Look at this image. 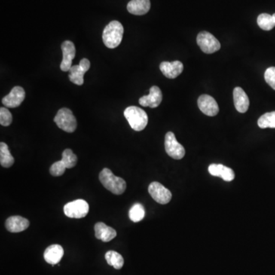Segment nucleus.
<instances>
[{
  "label": "nucleus",
  "mask_w": 275,
  "mask_h": 275,
  "mask_svg": "<svg viewBox=\"0 0 275 275\" xmlns=\"http://www.w3.org/2000/svg\"><path fill=\"white\" fill-rule=\"evenodd\" d=\"M124 28L118 21H112L104 29L102 41L108 48L114 49L121 44Z\"/></svg>",
  "instance_id": "f257e3e1"
},
{
  "label": "nucleus",
  "mask_w": 275,
  "mask_h": 275,
  "mask_svg": "<svg viewBox=\"0 0 275 275\" xmlns=\"http://www.w3.org/2000/svg\"><path fill=\"white\" fill-rule=\"evenodd\" d=\"M99 178L102 186L116 195H121L126 191V181L120 177L115 176L108 169H102Z\"/></svg>",
  "instance_id": "f03ea898"
},
{
  "label": "nucleus",
  "mask_w": 275,
  "mask_h": 275,
  "mask_svg": "<svg viewBox=\"0 0 275 275\" xmlns=\"http://www.w3.org/2000/svg\"><path fill=\"white\" fill-rule=\"evenodd\" d=\"M124 116L129 122L131 128L137 132L143 130L148 125V115L143 109L139 107H127L125 109Z\"/></svg>",
  "instance_id": "7ed1b4c3"
},
{
  "label": "nucleus",
  "mask_w": 275,
  "mask_h": 275,
  "mask_svg": "<svg viewBox=\"0 0 275 275\" xmlns=\"http://www.w3.org/2000/svg\"><path fill=\"white\" fill-rule=\"evenodd\" d=\"M53 121L59 128L68 133H72L77 129V120L72 111L68 108H61L55 116Z\"/></svg>",
  "instance_id": "20e7f679"
},
{
  "label": "nucleus",
  "mask_w": 275,
  "mask_h": 275,
  "mask_svg": "<svg viewBox=\"0 0 275 275\" xmlns=\"http://www.w3.org/2000/svg\"><path fill=\"white\" fill-rule=\"evenodd\" d=\"M164 148L167 154L175 160H181L185 155V149L177 141L173 132H169L165 135Z\"/></svg>",
  "instance_id": "39448f33"
},
{
  "label": "nucleus",
  "mask_w": 275,
  "mask_h": 275,
  "mask_svg": "<svg viewBox=\"0 0 275 275\" xmlns=\"http://www.w3.org/2000/svg\"><path fill=\"white\" fill-rule=\"evenodd\" d=\"M89 210V204L84 200H76L67 203L64 206V212L69 218H84L88 214Z\"/></svg>",
  "instance_id": "423d86ee"
},
{
  "label": "nucleus",
  "mask_w": 275,
  "mask_h": 275,
  "mask_svg": "<svg viewBox=\"0 0 275 275\" xmlns=\"http://www.w3.org/2000/svg\"><path fill=\"white\" fill-rule=\"evenodd\" d=\"M197 42L202 51L206 53H213L221 47L219 41L208 32H201L198 34Z\"/></svg>",
  "instance_id": "0eeeda50"
},
{
  "label": "nucleus",
  "mask_w": 275,
  "mask_h": 275,
  "mask_svg": "<svg viewBox=\"0 0 275 275\" xmlns=\"http://www.w3.org/2000/svg\"><path fill=\"white\" fill-rule=\"evenodd\" d=\"M151 197L160 204H167L172 198V192L158 182H152L148 187Z\"/></svg>",
  "instance_id": "6e6552de"
},
{
  "label": "nucleus",
  "mask_w": 275,
  "mask_h": 275,
  "mask_svg": "<svg viewBox=\"0 0 275 275\" xmlns=\"http://www.w3.org/2000/svg\"><path fill=\"white\" fill-rule=\"evenodd\" d=\"M90 68V62L88 59H83L78 65L71 67L69 72V80L76 85L81 86L84 84V76Z\"/></svg>",
  "instance_id": "1a4fd4ad"
},
{
  "label": "nucleus",
  "mask_w": 275,
  "mask_h": 275,
  "mask_svg": "<svg viewBox=\"0 0 275 275\" xmlns=\"http://www.w3.org/2000/svg\"><path fill=\"white\" fill-rule=\"evenodd\" d=\"M197 103L200 111L208 117H215L219 111L216 101L209 95H201L199 97Z\"/></svg>",
  "instance_id": "9d476101"
},
{
  "label": "nucleus",
  "mask_w": 275,
  "mask_h": 275,
  "mask_svg": "<svg viewBox=\"0 0 275 275\" xmlns=\"http://www.w3.org/2000/svg\"><path fill=\"white\" fill-rule=\"evenodd\" d=\"M62 50L63 52V60L61 63V70L64 72H67L71 70L72 67V61L76 55L75 45L71 41H65L62 43Z\"/></svg>",
  "instance_id": "9b49d317"
},
{
  "label": "nucleus",
  "mask_w": 275,
  "mask_h": 275,
  "mask_svg": "<svg viewBox=\"0 0 275 275\" xmlns=\"http://www.w3.org/2000/svg\"><path fill=\"white\" fill-rule=\"evenodd\" d=\"M25 97V92L22 87L16 86L13 87L10 93L4 97L2 102L7 108H16L23 102Z\"/></svg>",
  "instance_id": "f8f14e48"
},
{
  "label": "nucleus",
  "mask_w": 275,
  "mask_h": 275,
  "mask_svg": "<svg viewBox=\"0 0 275 275\" xmlns=\"http://www.w3.org/2000/svg\"><path fill=\"white\" fill-rule=\"evenodd\" d=\"M163 96L161 90L157 86H153L149 90V94L148 96H144L139 99V104L144 107H150V108H156L162 102Z\"/></svg>",
  "instance_id": "ddd939ff"
},
{
  "label": "nucleus",
  "mask_w": 275,
  "mask_h": 275,
  "mask_svg": "<svg viewBox=\"0 0 275 275\" xmlns=\"http://www.w3.org/2000/svg\"><path fill=\"white\" fill-rule=\"evenodd\" d=\"M29 221L20 215H13L6 221V228L10 233H21L29 228Z\"/></svg>",
  "instance_id": "4468645a"
},
{
  "label": "nucleus",
  "mask_w": 275,
  "mask_h": 275,
  "mask_svg": "<svg viewBox=\"0 0 275 275\" xmlns=\"http://www.w3.org/2000/svg\"><path fill=\"white\" fill-rule=\"evenodd\" d=\"M160 70L167 78L175 79L183 72L184 65L179 61L163 62L160 65Z\"/></svg>",
  "instance_id": "2eb2a0df"
},
{
  "label": "nucleus",
  "mask_w": 275,
  "mask_h": 275,
  "mask_svg": "<svg viewBox=\"0 0 275 275\" xmlns=\"http://www.w3.org/2000/svg\"><path fill=\"white\" fill-rule=\"evenodd\" d=\"M208 171L212 176L219 177L227 182L233 181L235 178V173L233 169L220 163H212L208 168Z\"/></svg>",
  "instance_id": "dca6fc26"
},
{
  "label": "nucleus",
  "mask_w": 275,
  "mask_h": 275,
  "mask_svg": "<svg viewBox=\"0 0 275 275\" xmlns=\"http://www.w3.org/2000/svg\"><path fill=\"white\" fill-rule=\"evenodd\" d=\"M234 105L238 112L245 114L249 109V99L245 92L241 87H236L233 90Z\"/></svg>",
  "instance_id": "f3484780"
},
{
  "label": "nucleus",
  "mask_w": 275,
  "mask_h": 275,
  "mask_svg": "<svg viewBox=\"0 0 275 275\" xmlns=\"http://www.w3.org/2000/svg\"><path fill=\"white\" fill-rule=\"evenodd\" d=\"M64 255V249L60 245H51L44 251V258L46 262L55 265L60 262Z\"/></svg>",
  "instance_id": "a211bd4d"
},
{
  "label": "nucleus",
  "mask_w": 275,
  "mask_h": 275,
  "mask_svg": "<svg viewBox=\"0 0 275 275\" xmlns=\"http://www.w3.org/2000/svg\"><path fill=\"white\" fill-rule=\"evenodd\" d=\"M95 236L97 239L104 242H110L117 236V233L114 229L108 227L103 223H97L94 227Z\"/></svg>",
  "instance_id": "6ab92c4d"
},
{
  "label": "nucleus",
  "mask_w": 275,
  "mask_h": 275,
  "mask_svg": "<svg viewBox=\"0 0 275 275\" xmlns=\"http://www.w3.org/2000/svg\"><path fill=\"white\" fill-rule=\"evenodd\" d=\"M150 9V0H131L127 5L129 13L135 16H143L148 13Z\"/></svg>",
  "instance_id": "aec40b11"
},
{
  "label": "nucleus",
  "mask_w": 275,
  "mask_h": 275,
  "mask_svg": "<svg viewBox=\"0 0 275 275\" xmlns=\"http://www.w3.org/2000/svg\"><path fill=\"white\" fill-rule=\"evenodd\" d=\"M15 159L5 142L0 143V163L4 168H10L14 163Z\"/></svg>",
  "instance_id": "412c9836"
},
{
  "label": "nucleus",
  "mask_w": 275,
  "mask_h": 275,
  "mask_svg": "<svg viewBox=\"0 0 275 275\" xmlns=\"http://www.w3.org/2000/svg\"><path fill=\"white\" fill-rule=\"evenodd\" d=\"M257 22L258 26L263 30H271L275 26V13L272 16L267 13H262L258 16Z\"/></svg>",
  "instance_id": "4be33fe9"
},
{
  "label": "nucleus",
  "mask_w": 275,
  "mask_h": 275,
  "mask_svg": "<svg viewBox=\"0 0 275 275\" xmlns=\"http://www.w3.org/2000/svg\"><path fill=\"white\" fill-rule=\"evenodd\" d=\"M105 260L109 265L113 266L114 268L120 270L123 267L124 259L123 256L115 251H108L105 253Z\"/></svg>",
  "instance_id": "5701e85b"
},
{
  "label": "nucleus",
  "mask_w": 275,
  "mask_h": 275,
  "mask_svg": "<svg viewBox=\"0 0 275 275\" xmlns=\"http://www.w3.org/2000/svg\"><path fill=\"white\" fill-rule=\"evenodd\" d=\"M129 218L132 222L139 223L142 221L145 215L144 206L141 203H135L131 208L129 212Z\"/></svg>",
  "instance_id": "b1692460"
},
{
  "label": "nucleus",
  "mask_w": 275,
  "mask_h": 275,
  "mask_svg": "<svg viewBox=\"0 0 275 275\" xmlns=\"http://www.w3.org/2000/svg\"><path fill=\"white\" fill-rule=\"evenodd\" d=\"M258 125L261 129H267V128L275 129V111L267 113L261 116L258 119Z\"/></svg>",
  "instance_id": "393cba45"
},
{
  "label": "nucleus",
  "mask_w": 275,
  "mask_h": 275,
  "mask_svg": "<svg viewBox=\"0 0 275 275\" xmlns=\"http://www.w3.org/2000/svg\"><path fill=\"white\" fill-rule=\"evenodd\" d=\"M62 161L63 162L67 169H72V168L75 167V165L77 164V155L74 154L72 150L68 148L62 153Z\"/></svg>",
  "instance_id": "a878e982"
},
{
  "label": "nucleus",
  "mask_w": 275,
  "mask_h": 275,
  "mask_svg": "<svg viewBox=\"0 0 275 275\" xmlns=\"http://www.w3.org/2000/svg\"><path fill=\"white\" fill-rule=\"evenodd\" d=\"M13 122V116L10 110L5 107L0 108V124L3 126H9Z\"/></svg>",
  "instance_id": "bb28decb"
},
{
  "label": "nucleus",
  "mask_w": 275,
  "mask_h": 275,
  "mask_svg": "<svg viewBox=\"0 0 275 275\" xmlns=\"http://www.w3.org/2000/svg\"><path fill=\"white\" fill-rule=\"evenodd\" d=\"M67 168L62 160L55 162L50 168V174L53 177H60L65 174Z\"/></svg>",
  "instance_id": "cd10ccee"
},
{
  "label": "nucleus",
  "mask_w": 275,
  "mask_h": 275,
  "mask_svg": "<svg viewBox=\"0 0 275 275\" xmlns=\"http://www.w3.org/2000/svg\"><path fill=\"white\" fill-rule=\"evenodd\" d=\"M264 79L267 84L275 90V67H270L266 70Z\"/></svg>",
  "instance_id": "c85d7f7f"
}]
</instances>
